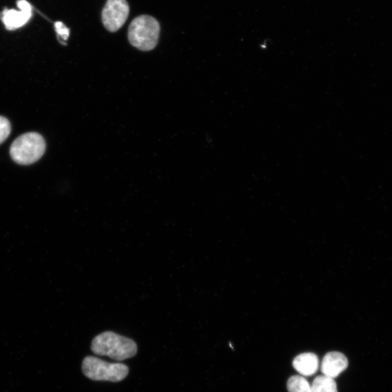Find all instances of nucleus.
I'll return each instance as SVG.
<instances>
[{"instance_id": "1a4fd4ad", "label": "nucleus", "mask_w": 392, "mask_h": 392, "mask_svg": "<svg viewBox=\"0 0 392 392\" xmlns=\"http://www.w3.org/2000/svg\"><path fill=\"white\" fill-rule=\"evenodd\" d=\"M313 392H338L334 379L322 375L316 377L312 385Z\"/></svg>"}, {"instance_id": "f257e3e1", "label": "nucleus", "mask_w": 392, "mask_h": 392, "mask_svg": "<svg viewBox=\"0 0 392 392\" xmlns=\"http://www.w3.org/2000/svg\"><path fill=\"white\" fill-rule=\"evenodd\" d=\"M92 351L100 356H107L118 361L125 360L136 355L138 346L130 339L112 332L102 333L92 342Z\"/></svg>"}, {"instance_id": "ddd939ff", "label": "nucleus", "mask_w": 392, "mask_h": 392, "mask_svg": "<svg viewBox=\"0 0 392 392\" xmlns=\"http://www.w3.org/2000/svg\"><path fill=\"white\" fill-rule=\"evenodd\" d=\"M18 7L21 11L32 13L31 6L29 4V3L25 1V0H20V1L18 3Z\"/></svg>"}, {"instance_id": "423d86ee", "label": "nucleus", "mask_w": 392, "mask_h": 392, "mask_svg": "<svg viewBox=\"0 0 392 392\" xmlns=\"http://www.w3.org/2000/svg\"><path fill=\"white\" fill-rule=\"evenodd\" d=\"M348 365L346 357L339 352H332L323 358L320 369L323 375L335 379L347 368Z\"/></svg>"}, {"instance_id": "f8f14e48", "label": "nucleus", "mask_w": 392, "mask_h": 392, "mask_svg": "<svg viewBox=\"0 0 392 392\" xmlns=\"http://www.w3.org/2000/svg\"><path fill=\"white\" fill-rule=\"evenodd\" d=\"M55 28L56 32L61 39H63V40H67L69 38L70 30L67 27H65V25L62 23V22H56V23L55 24Z\"/></svg>"}, {"instance_id": "9d476101", "label": "nucleus", "mask_w": 392, "mask_h": 392, "mask_svg": "<svg viewBox=\"0 0 392 392\" xmlns=\"http://www.w3.org/2000/svg\"><path fill=\"white\" fill-rule=\"evenodd\" d=\"M289 392H313L312 386L302 376H293L287 383Z\"/></svg>"}, {"instance_id": "9b49d317", "label": "nucleus", "mask_w": 392, "mask_h": 392, "mask_svg": "<svg viewBox=\"0 0 392 392\" xmlns=\"http://www.w3.org/2000/svg\"><path fill=\"white\" fill-rule=\"evenodd\" d=\"M11 132L10 122L5 117H0V144L8 138Z\"/></svg>"}, {"instance_id": "20e7f679", "label": "nucleus", "mask_w": 392, "mask_h": 392, "mask_svg": "<svg viewBox=\"0 0 392 392\" xmlns=\"http://www.w3.org/2000/svg\"><path fill=\"white\" fill-rule=\"evenodd\" d=\"M82 370L90 379L111 382H119L129 374V367L124 364L110 363L92 356L84 358Z\"/></svg>"}, {"instance_id": "6e6552de", "label": "nucleus", "mask_w": 392, "mask_h": 392, "mask_svg": "<svg viewBox=\"0 0 392 392\" xmlns=\"http://www.w3.org/2000/svg\"><path fill=\"white\" fill-rule=\"evenodd\" d=\"M31 15V13L9 10L4 13V22L8 30H13L26 25Z\"/></svg>"}, {"instance_id": "7ed1b4c3", "label": "nucleus", "mask_w": 392, "mask_h": 392, "mask_svg": "<svg viewBox=\"0 0 392 392\" xmlns=\"http://www.w3.org/2000/svg\"><path fill=\"white\" fill-rule=\"evenodd\" d=\"M46 150L45 140L38 133H29L18 138L11 148V156L18 164L29 165L40 159Z\"/></svg>"}, {"instance_id": "39448f33", "label": "nucleus", "mask_w": 392, "mask_h": 392, "mask_svg": "<svg viewBox=\"0 0 392 392\" xmlns=\"http://www.w3.org/2000/svg\"><path fill=\"white\" fill-rule=\"evenodd\" d=\"M129 13L126 0H107L102 12V21L111 32L119 30L125 24Z\"/></svg>"}, {"instance_id": "f03ea898", "label": "nucleus", "mask_w": 392, "mask_h": 392, "mask_svg": "<svg viewBox=\"0 0 392 392\" xmlns=\"http://www.w3.org/2000/svg\"><path fill=\"white\" fill-rule=\"evenodd\" d=\"M160 25L154 17L143 15L135 18L128 30L129 41L142 51L154 50L158 44Z\"/></svg>"}, {"instance_id": "0eeeda50", "label": "nucleus", "mask_w": 392, "mask_h": 392, "mask_svg": "<svg viewBox=\"0 0 392 392\" xmlns=\"http://www.w3.org/2000/svg\"><path fill=\"white\" fill-rule=\"evenodd\" d=\"M293 366L302 377H311L318 370L319 359L313 353H303L295 358L293 361Z\"/></svg>"}]
</instances>
